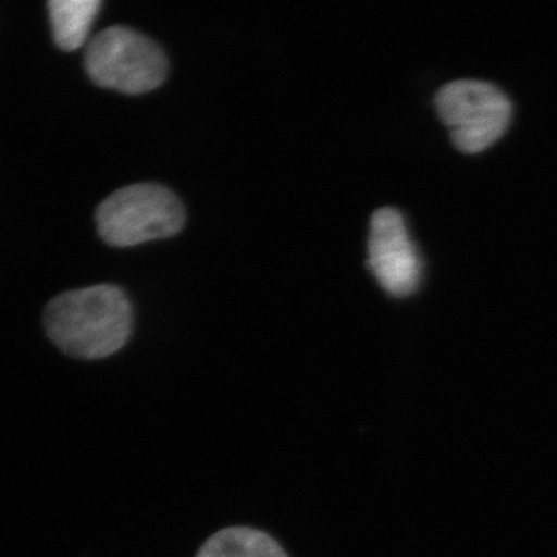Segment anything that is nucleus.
<instances>
[{
    "label": "nucleus",
    "instance_id": "1",
    "mask_svg": "<svg viewBox=\"0 0 557 557\" xmlns=\"http://www.w3.org/2000/svg\"><path fill=\"white\" fill-rule=\"evenodd\" d=\"M132 325L129 299L113 285L62 293L44 311L47 336L64 354L79 359L116 354L129 341Z\"/></svg>",
    "mask_w": 557,
    "mask_h": 557
},
{
    "label": "nucleus",
    "instance_id": "2",
    "mask_svg": "<svg viewBox=\"0 0 557 557\" xmlns=\"http://www.w3.org/2000/svg\"><path fill=\"white\" fill-rule=\"evenodd\" d=\"M185 225V209L174 193L156 183L124 186L97 209L101 239L112 247H135L168 239Z\"/></svg>",
    "mask_w": 557,
    "mask_h": 557
},
{
    "label": "nucleus",
    "instance_id": "3",
    "mask_svg": "<svg viewBox=\"0 0 557 557\" xmlns=\"http://www.w3.org/2000/svg\"><path fill=\"white\" fill-rule=\"evenodd\" d=\"M84 64L95 84L127 95L148 94L161 86L168 75L163 50L127 27L106 28L91 38Z\"/></svg>",
    "mask_w": 557,
    "mask_h": 557
},
{
    "label": "nucleus",
    "instance_id": "4",
    "mask_svg": "<svg viewBox=\"0 0 557 557\" xmlns=\"http://www.w3.org/2000/svg\"><path fill=\"white\" fill-rule=\"evenodd\" d=\"M440 120L461 152L479 153L507 132L511 101L494 84L458 79L446 84L435 97Z\"/></svg>",
    "mask_w": 557,
    "mask_h": 557
},
{
    "label": "nucleus",
    "instance_id": "5",
    "mask_svg": "<svg viewBox=\"0 0 557 557\" xmlns=\"http://www.w3.org/2000/svg\"><path fill=\"white\" fill-rule=\"evenodd\" d=\"M368 267L394 298H406L420 285V255L397 209L381 208L372 215Z\"/></svg>",
    "mask_w": 557,
    "mask_h": 557
},
{
    "label": "nucleus",
    "instance_id": "6",
    "mask_svg": "<svg viewBox=\"0 0 557 557\" xmlns=\"http://www.w3.org/2000/svg\"><path fill=\"white\" fill-rule=\"evenodd\" d=\"M100 10L98 0H51L50 21L57 46L65 51L81 49Z\"/></svg>",
    "mask_w": 557,
    "mask_h": 557
},
{
    "label": "nucleus",
    "instance_id": "7",
    "mask_svg": "<svg viewBox=\"0 0 557 557\" xmlns=\"http://www.w3.org/2000/svg\"><path fill=\"white\" fill-rule=\"evenodd\" d=\"M197 557H288L281 545L263 531L231 527L205 542Z\"/></svg>",
    "mask_w": 557,
    "mask_h": 557
}]
</instances>
